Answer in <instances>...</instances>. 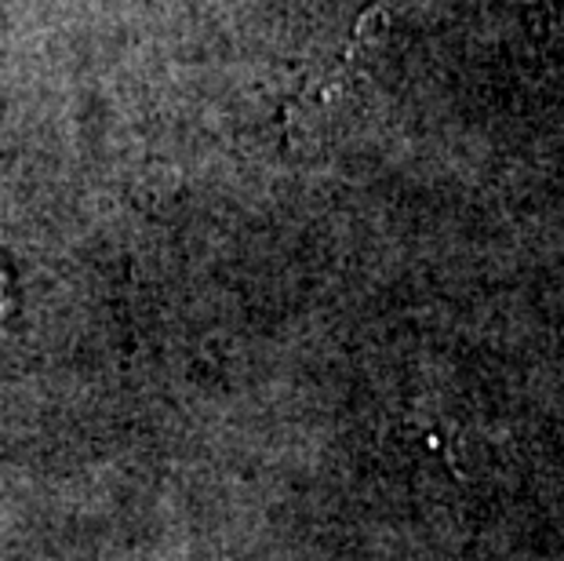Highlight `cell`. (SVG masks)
Wrapping results in <instances>:
<instances>
[{"instance_id": "cell-1", "label": "cell", "mask_w": 564, "mask_h": 561, "mask_svg": "<svg viewBox=\"0 0 564 561\" xmlns=\"http://www.w3.org/2000/svg\"><path fill=\"white\" fill-rule=\"evenodd\" d=\"M546 15H550V37L564 33V0H543Z\"/></svg>"}]
</instances>
